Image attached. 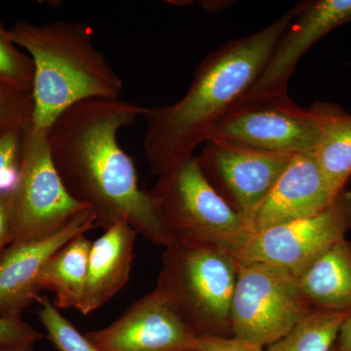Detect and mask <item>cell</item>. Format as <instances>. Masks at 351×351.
Instances as JSON below:
<instances>
[{
	"label": "cell",
	"mask_w": 351,
	"mask_h": 351,
	"mask_svg": "<svg viewBox=\"0 0 351 351\" xmlns=\"http://www.w3.org/2000/svg\"><path fill=\"white\" fill-rule=\"evenodd\" d=\"M145 110L119 99L76 104L48 130L51 158L69 195L93 212L97 226L107 230L123 221L147 241L166 247L173 240L119 143L120 130Z\"/></svg>",
	"instance_id": "1"
},
{
	"label": "cell",
	"mask_w": 351,
	"mask_h": 351,
	"mask_svg": "<svg viewBox=\"0 0 351 351\" xmlns=\"http://www.w3.org/2000/svg\"><path fill=\"white\" fill-rule=\"evenodd\" d=\"M299 3L260 32L223 43L198 64L177 103L145 108L143 149L152 174L160 176L193 156L216 122L253 86Z\"/></svg>",
	"instance_id": "2"
},
{
	"label": "cell",
	"mask_w": 351,
	"mask_h": 351,
	"mask_svg": "<svg viewBox=\"0 0 351 351\" xmlns=\"http://www.w3.org/2000/svg\"><path fill=\"white\" fill-rule=\"evenodd\" d=\"M8 34L34 62L32 124L36 128L49 130L62 113L80 101L119 99L123 82L95 47L90 25L77 21L36 25L19 20Z\"/></svg>",
	"instance_id": "3"
},
{
	"label": "cell",
	"mask_w": 351,
	"mask_h": 351,
	"mask_svg": "<svg viewBox=\"0 0 351 351\" xmlns=\"http://www.w3.org/2000/svg\"><path fill=\"white\" fill-rule=\"evenodd\" d=\"M240 262L211 245L173 241L161 256L156 290L198 337L230 338Z\"/></svg>",
	"instance_id": "4"
},
{
	"label": "cell",
	"mask_w": 351,
	"mask_h": 351,
	"mask_svg": "<svg viewBox=\"0 0 351 351\" xmlns=\"http://www.w3.org/2000/svg\"><path fill=\"white\" fill-rule=\"evenodd\" d=\"M173 241L211 245L237 258L251 232L201 172L193 156L158 176L149 191Z\"/></svg>",
	"instance_id": "5"
},
{
	"label": "cell",
	"mask_w": 351,
	"mask_h": 351,
	"mask_svg": "<svg viewBox=\"0 0 351 351\" xmlns=\"http://www.w3.org/2000/svg\"><path fill=\"white\" fill-rule=\"evenodd\" d=\"M322 138L320 103L304 108L288 94L244 95L216 122L208 141L265 154L315 152Z\"/></svg>",
	"instance_id": "6"
},
{
	"label": "cell",
	"mask_w": 351,
	"mask_h": 351,
	"mask_svg": "<svg viewBox=\"0 0 351 351\" xmlns=\"http://www.w3.org/2000/svg\"><path fill=\"white\" fill-rule=\"evenodd\" d=\"M86 209L69 195L51 158L48 130L22 133L19 168L10 191V243L44 239Z\"/></svg>",
	"instance_id": "7"
},
{
	"label": "cell",
	"mask_w": 351,
	"mask_h": 351,
	"mask_svg": "<svg viewBox=\"0 0 351 351\" xmlns=\"http://www.w3.org/2000/svg\"><path fill=\"white\" fill-rule=\"evenodd\" d=\"M314 307L299 278L270 263H240L230 308L233 338L265 348L287 335Z\"/></svg>",
	"instance_id": "8"
},
{
	"label": "cell",
	"mask_w": 351,
	"mask_h": 351,
	"mask_svg": "<svg viewBox=\"0 0 351 351\" xmlns=\"http://www.w3.org/2000/svg\"><path fill=\"white\" fill-rule=\"evenodd\" d=\"M350 230L351 191L343 189L315 216L251 233L237 260L270 263L300 278Z\"/></svg>",
	"instance_id": "9"
},
{
	"label": "cell",
	"mask_w": 351,
	"mask_h": 351,
	"mask_svg": "<svg viewBox=\"0 0 351 351\" xmlns=\"http://www.w3.org/2000/svg\"><path fill=\"white\" fill-rule=\"evenodd\" d=\"M294 156L208 141L196 158L205 179L248 226L254 212Z\"/></svg>",
	"instance_id": "10"
},
{
	"label": "cell",
	"mask_w": 351,
	"mask_h": 351,
	"mask_svg": "<svg viewBox=\"0 0 351 351\" xmlns=\"http://www.w3.org/2000/svg\"><path fill=\"white\" fill-rule=\"evenodd\" d=\"M101 351H198V336L154 289L108 326L85 332Z\"/></svg>",
	"instance_id": "11"
},
{
	"label": "cell",
	"mask_w": 351,
	"mask_h": 351,
	"mask_svg": "<svg viewBox=\"0 0 351 351\" xmlns=\"http://www.w3.org/2000/svg\"><path fill=\"white\" fill-rule=\"evenodd\" d=\"M96 226L93 212L86 208L44 239L8 245L0 254V317L21 318L41 292L39 276L51 256Z\"/></svg>",
	"instance_id": "12"
},
{
	"label": "cell",
	"mask_w": 351,
	"mask_h": 351,
	"mask_svg": "<svg viewBox=\"0 0 351 351\" xmlns=\"http://www.w3.org/2000/svg\"><path fill=\"white\" fill-rule=\"evenodd\" d=\"M299 6L247 96L288 94L289 80L302 55L332 29L351 21V0H313Z\"/></svg>",
	"instance_id": "13"
},
{
	"label": "cell",
	"mask_w": 351,
	"mask_h": 351,
	"mask_svg": "<svg viewBox=\"0 0 351 351\" xmlns=\"http://www.w3.org/2000/svg\"><path fill=\"white\" fill-rule=\"evenodd\" d=\"M314 152L298 154L249 221L251 233L309 218L326 210L336 199Z\"/></svg>",
	"instance_id": "14"
},
{
	"label": "cell",
	"mask_w": 351,
	"mask_h": 351,
	"mask_svg": "<svg viewBox=\"0 0 351 351\" xmlns=\"http://www.w3.org/2000/svg\"><path fill=\"white\" fill-rule=\"evenodd\" d=\"M138 235L128 223L120 221L92 242L80 313H93L125 287L135 260Z\"/></svg>",
	"instance_id": "15"
},
{
	"label": "cell",
	"mask_w": 351,
	"mask_h": 351,
	"mask_svg": "<svg viewBox=\"0 0 351 351\" xmlns=\"http://www.w3.org/2000/svg\"><path fill=\"white\" fill-rule=\"evenodd\" d=\"M299 282L311 306L351 313V241L345 239L335 244Z\"/></svg>",
	"instance_id": "16"
},
{
	"label": "cell",
	"mask_w": 351,
	"mask_h": 351,
	"mask_svg": "<svg viewBox=\"0 0 351 351\" xmlns=\"http://www.w3.org/2000/svg\"><path fill=\"white\" fill-rule=\"evenodd\" d=\"M91 245L86 235H78L53 254L41 270L38 287L54 293L57 308H82Z\"/></svg>",
	"instance_id": "17"
},
{
	"label": "cell",
	"mask_w": 351,
	"mask_h": 351,
	"mask_svg": "<svg viewBox=\"0 0 351 351\" xmlns=\"http://www.w3.org/2000/svg\"><path fill=\"white\" fill-rule=\"evenodd\" d=\"M322 138L315 156L332 191L339 195L351 177V114L339 106L320 103Z\"/></svg>",
	"instance_id": "18"
},
{
	"label": "cell",
	"mask_w": 351,
	"mask_h": 351,
	"mask_svg": "<svg viewBox=\"0 0 351 351\" xmlns=\"http://www.w3.org/2000/svg\"><path fill=\"white\" fill-rule=\"evenodd\" d=\"M350 314L314 307L287 335L265 346V351H332Z\"/></svg>",
	"instance_id": "19"
},
{
	"label": "cell",
	"mask_w": 351,
	"mask_h": 351,
	"mask_svg": "<svg viewBox=\"0 0 351 351\" xmlns=\"http://www.w3.org/2000/svg\"><path fill=\"white\" fill-rule=\"evenodd\" d=\"M38 318L56 351H101L66 319L47 295H38Z\"/></svg>",
	"instance_id": "20"
},
{
	"label": "cell",
	"mask_w": 351,
	"mask_h": 351,
	"mask_svg": "<svg viewBox=\"0 0 351 351\" xmlns=\"http://www.w3.org/2000/svg\"><path fill=\"white\" fill-rule=\"evenodd\" d=\"M34 110L32 93L0 82V138L32 125Z\"/></svg>",
	"instance_id": "21"
},
{
	"label": "cell",
	"mask_w": 351,
	"mask_h": 351,
	"mask_svg": "<svg viewBox=\"0 0 351 351\" xmlns=\"http://www.w3.org/2000/svg\"><path fill=\"white\" fill-rule=\"evenodd\" d=\"M34 66L32 58L21 52L9 38L8 29L0 27V82L32 93Z\"/></svg>",
	"instance_id": "22"
},
{
	"label": "cell",
	"mask_w": 351,
	"mask_h": 351,
	"mask_svg": "<svg viewBox=\"0 0 351 351\" xmlns=\"http://www.w3.org/2000/svg\"><path fill=\"white\" fill-rule=\"evenodd\" d=\"M23 132H13L0 138V191L11 189L19 168Z\"/></svg>",
	"instance_id": "23"
},
{
	"label": "cell",
	"mask_w": 351,
	"mask_h": 351,
	"mask_svg": "<svg viewBox=\"0 0 351 351\" xmlns=\"http://www.w3.org/2000/svg\"><path fill=\"white\" fill-rule=\"evenodd\" d=\"M43 338V334L21 318L0 317V346H34Z\"/></svg>",
	"instance_id": "24"
},
{
	"label": "cell",
	"mask_w": 351,
	"mask_h": 351,
	"mask_svg": "<svg viewBox=\"0 0 351 351\" xmlns=\"http://www.w3.org/2000/svg\"><path fill=\"white\" fill-rule=\"evenodd\" d=\"M198 351H265V348L233 337H198Z\"/></svg>",
	"instance_id": "25"
},
{
	"label": "cell",
	"mask_w": 351,
	"mask_h": 351,
	"mask_svg": "<svg viewBox=\"0 0 351 351\" xmlns=\"http://www.w3.org/2000/svg\"><path fill=\"white\" fill-rule=\"evenodd\" d=\"M11 189L0 191V254L10 243L9 205Z\"/></svg>",
	"instance_id": "26"
},
{
	"label": "cell",
	"mask_w": 351,
	"mask_h": 351,
	"mask_svg": "<svg viewBox=\"0 0 351 351\" xmlns=\"http://www.w3.org/2000/svg\"><path fill=\"white\" fill-rule=\"evenodd\" d=\"M332 351H351V313L341 324Z\"/></svg>",
	"instance_id": "27"
},
{
	"label": "cell",
	"mask_w": 351,
	"mask_h": 351,
	"mask_svg": "<svg viewBox=\"0 0 351 351\" xmlns=\"http://www.w3.org/2000/svg\"><path fill=\"white\" fill-rule=\"evenodd\" d=\"M0 351H34V346H18V348L0 346Z\"/></svg>",
	"instance_id": "28"
},
{
	"label": "cell",
	"mask_w": 351,
	"mask_h": 351,
	"mask_svg": "<svg viewBox=\"0 0 351 351\" xmlns=\"http://www.w3.org/2000/svg\"><path fill=\"white\" fill-rule=\"evenodd\" d=\"M1 25H3V24H2L1 21H0V27H1Z\"/></svg>",
	"instance_id": "29"
}]
</instances>
